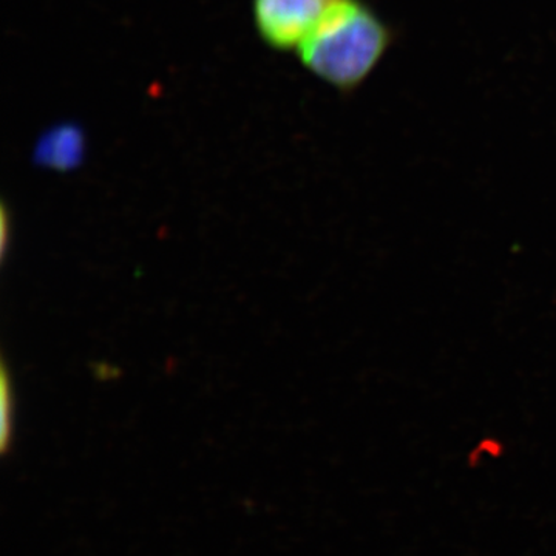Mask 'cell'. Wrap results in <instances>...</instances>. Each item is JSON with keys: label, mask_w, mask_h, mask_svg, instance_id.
Returning <instances> with one entry per match:
<instances>
[{"label": "cell", "mask_w": 556, "mask_h": 556, "mask_svg": "<svg viewBox=\"0 0 556 556\" xmlns=\"http://www.w3.org/2000/svg\"><path fill=\"white\" fill-rule=\"evenodd\" d=\"M391 39L387 25L362 0H336L298 51L313 75L351 91L376 68Z\"/></svg>", "instance_id": "6da1fadb"}, {"label": "cell", "mask_w": 556, "mask_h": 556, "mask_svg": "<svg viewBox=\"0 0 556 556\" xmlns=\"http://www.w3.org/2000/svg\"><path fill=\"white\" fill-rule=\"evenodd\" d=\"M336 0H252L255 28L270 49L299 50Z\"/></svg>", "instance_id": "7a4b0ae2"}, {"label": "cell", "mask_w": 556, "mask_h": 556, "mask_svg": "<svg viewBox=\"0 0 556 556\" xmlns=\"http://www.w3.org/2000/svg\"><path fill=\"white\" fill-rule=\"evenodd\" d=\"M84 135L75 126H60L40 138L36 160L51 169H75L84 156Z\"/></svg>", "instance_id": "3957f363"}, {"label": "cell", "mask_w": 556, "mask_h": 556, "mask_svg": "<svg viewBox=\"0 0 556 556\" xmlns=\"http://www.w3.org/2000/svg\"><path fill=\"white\" fill-rule=\"evenodd\" d=\"M0 407H2V445H9L11 434V420H13V387L9 378V369H2V390H0Z\"/></svg>", "instance_id": "277c9868"}]
</instances>
